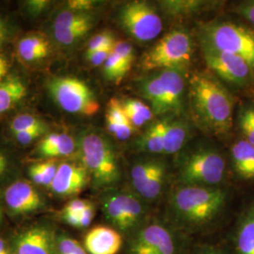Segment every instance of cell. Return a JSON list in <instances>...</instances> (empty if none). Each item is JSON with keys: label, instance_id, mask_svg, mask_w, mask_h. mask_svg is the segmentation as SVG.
I'll return each instance as SVG.
<instances>
[{"label": "cell", "instance_id": "44dd1931", "mask_svg": "<svg viewBox=\"0 0 254 254\" xmlns=\"http://www.w3.org/2000/svg\"><path fill=\"white\" fill-rule=\"evenodd\" d=\"M107 127L109 132L119 140H127L133 135L134 127L130 124L123 107L117 98L110 99L107 112Z\"/></svg>", "mask_w": 254, "mask_h": 254}, {"label": "cell", "instance_id": "f546056e", "mask_svg": "<svg viewBox=\"0 0 254 254\" xmlns=\"http://www.w3.org/2000/svg\"><path fill=\"white\" fill-rule=\"evenodd\" d=\"M157 157L143 158L136 161L131 169V183L134 190L139 196L154 169Z\"/></svg>", "mask_w": 254, "mask_h": 254}, {"label": "cell", "instance_id": "5bb4252c", "mask_svg": "<svg viewBox=\"0 0 254 254\" xmlns=\"http://www.w3.org/2000/svg\"><path fill=\"white\" fill-rule=\"evenodd\" d=\"M8 208L17 215L32 213L42 208L44 203L38 191L27 182L12 183L4 193Z\"/></svg>", "mask_w": 254, "mask_h": 254}, {"label": "cell", "instance_id": "7402d4cb", "mask_svg": "<svg viewBox=\"0 0 254 254\" xmlns=\"http://www.w3.org/2000/svg\"><path fill=\"white\" fill-rule=\"evenodd\" d=\"M95 16L91 12H81L72 9L60 10L55 16L52 29L53 33L72 31L81 28L91 29Z\"/></svg>", "mask_w": 254, "mask_h": 254}, {"label": "cell", "instance_id": "4fadbf2b", "mask_svg": "<svg viewBox=\"0 0 254 254\" xmlns=\"http://www.w3.org/2000/svg\"><path fill=\"white\" fill-rule=\"evenodd\" d=\"M184 71L178 69L158 71L163 83L164 117L171 115L180 116L184 110L186 92Z\"/></svg>", "mask_w": 254, "mask_h": 254}, {"label": "cell", "instance_id": "ee69618b", "mask_svg": "<svg viewBox=\"0 0 254 254\" xmlns=\"http://www.w3.org/2000/svg\"><path fill=\"white\" fill-rule=\"evenodd\" d=\"M10 165L11 164L9 155L2 149H0V179L9 173Z\"/></svg>", "mask_w": 254, "mask_h": 254}, {"label": "cell", "instance_id": "74e56055", "mask_svg": "<svg viewBox=\"0 0 254 254\" xmlns=\"http://www.w3.org/2000/svg\"><path fill=\"white\" fill-rule=\"evenodd\" d=\"M114 46H109V47H106V48H103V49H100V50L91 52V53H89V54H86L87 60L93 66H103L104 64L107 62V60L109 59L110 54L112 53Z\"/></svg>", "mask_w": 254, "mask_h": 254}, {"label": "cell", "instance_id": "e575fe53", "mask_svg": "<svg viewBox=\"0 0 254 254\" xmlns=\"http://www.w3.org/2000/svg\"><path fill=\"white\" fill-rule=\"evenodd\" d=\"M79 245L76 240L66 235L55 236L54 254H74Z\"/></svg>", "mask_w": 254, "mask_h": 254}, {"label": "cell", "instance_id": "c3c4849f", "mask_svg": "<svg viewBox=\"0 0 254 254\" xmlns=\"http://www.w3.org/2000/svg\"><path fill=\"white\" fill-rule=\"evenodd\" d=\"M242 114H244L248 120L250 121V123L252 124V126L254 128V109H244L243 111H241Z\"/></svg>", "mask_w": 254, "mask_h": 254}, {"label": "cell", "instance_id": "83f0119b", "mask_svg": "<svg viewBox=\"0 0 254 254\" xmlns=\"http://www.w3.org/2000/svg\"><path fill=\"white\" fill-rule=\"evenodd\" d=\"M166 177L167 164L163 159L157 157L154 169L138 197L147 200H156L162 194Z\"/></svg>", "mask_w": 254, "mask_h": 254}, {"label": "cell", "instance_id": "5b68a950", "mask_svg": "<svg viewBox=\"0 0 254 254\" xmlns=\"http://www.w3.org/2000/svg\"><path fill=\"white\" fill-rule=\"evenodd\" d=\"M200 42L220 51L239 56L254 71V30L229 21L210 22L201 26Z\"/></svg>", "mask_w": 254, "mask_h": 254}, {"label": "cell", "instance_id": "8fae6325", "mask_svg": "<svg viewBox=\"0 0 254 254\" xmlns=\"http://www.w3.org/2000/svg\"><path fill=\"white\" fill-rule=\"evenodd\" d=\"M129 254H177V246L171 231L160 223H151L133 237Z\"/></svg>", "mask_w": 254, "mask_h": 254}, {"label": "cell", "instance_id": "f6af8a7d", "mask_svg": "<svg viewBox=\"0 0 254 254\" xmlns=\"http://www.w3.org/2000/svg\"><path fill=\"white\" fill-rule=\"evenodd\" d=\"M9 26L5 19L0 17V47L3 46L9 38Z\"/></svg>", "mask_w": 254, "mask_h": 254}, {"label": "cell", "instance_id": "9a60e30c", "mask_svg": "<svg viewBox=\"0 0 254 254\" xmlns=\"http://www.w3.org/2000/svg\"><path fill=\"white\" fill-rule=\"evenodd\" d=\"M54 239L51 231L44 225L27 228L14 240L15 254H54Z\"/></svg>", "mask_w": 254, "mask_h": 254}, {"label": "cell", "instance_id": "d4e9b609", "mask_svg": "<svg viewBox=\"0 0 254 254\" xmlns=\"http://www.w3.org/2000/svg\"><path fill=\"white\" fill-rule=\"evenodd\" d=\"M232 159L237 174L246 180L254 179V145L246 139L232 147Z\"/></svg>", "mask_w": 254, "mask_h": 254}, {"label": "cell", "instance_id": "ffe728a7", "mask_svg": "<svg viewBox=\"0 0 254 254\" xmlns=\"http://www.w3.org/2000/svg\"><path fill=\"white\" fill-rule=\"evenodd\" d=\"M50 51L49 41L45 35L31 32L22 37L17 45V53L25 63H35L46 58Z\"/></svg>", "mask_w": 254, "mask_h": 254}, {"label": "cell", "instance_id": "60d3db41", "mask_svg": "<svg viewBox=\"0 0 254 254\" xmlns=\"http://www.w3.org/2000/svg\"><path fill=\"white\" fill-rule=\"evenodd\" d=\"M235 12L243 16L254 26V1H248L239 4L235 9Z\"/></svg>", "mask_w": 254, "mask_h": 254}, {"label": "cell", "instance_id": "f35d334b", "mask_svg": "<svg viewBox=\"0 0 254 254\" xmlns=\"http://www.w3.org/2000/svg\"><path fill=\"white\" fill-rule=\"evenodd\" d=\"M97 5L98 2L93 0H70L67 2V9L81 12H91Z\"/></svg>", "mask_w": 254, "mask_h": 254}, {"label": "cell", "instance_id": "816d5d0a", "mask_svg": "<svg viewBox=\"0 0 254 254\" xmlns=\"http://www.w3.org/2000/svg\"><path fill=\"white\" fill-rule=\"evenodd\" d=\"M74 254H87V251L81 245H79L78 248H77V250L75 251Z\"/></svg>", "mask_w": 254, "mask_h": 254}, {"label": "cell", "instance_id": "1f68e13d", "mask_svg": "<svg viewBox=\"0 0 254 254\" xmlns=\"http://www.w3.org/2000/svg\"><path fill=\"white\" fill-rule=\"evenodd\" d=\"M129 70L130 69L113 51L103 65V73L106 79L115 83L122 81Z\"/></svg>", "mask_w": 254, "mask_h": 254}, {"label": "cell", "instance_id": "3957f363", "mask_svg": "<svg viewBox=\"0 0 254 254\" xmlns=\"http://www.w3.org/2000/svg\"><path fill=\"white\" fill-rule=\"evenodd\" d=\"M77 147L82 165L93 184L106 188L116 184L121 178L116 152L109 139L95 130H87L79 136Z\"/></svg>", "mask_w": 254, "mask_h": 254}, {"label": "cell", "instance_id": "d590c367", "mask_svg": "<svg viewBox=\"0 0 254 254\" xmlns=\"http://www.w3.org/2000/svg\"><path fill=\"white\" fill-rule=\"evenodd\" d=\"M113 52L118 56L129 69H131L134 63L135 54H134V48L130 43H128L127 41L116 42L113 48Z\"/></svg>", "mask_w": 254, "mask_h": 254}, {"label": "cell", "instance_id": "2e32d148", "mask_svg": "<svg viewBox=\"0 0 254 254\" xmlns=\"http://www.w3.org/2000/svg\"><path fill=\"white\" fill-rule=\"evenodd\" d=\"M122 245L121 234L108 226L92 228L84 240L85 250L90 254H117Z\"/></svg>", "mask_w": 254, "mask_h": 254}, {"label": "cell", "instance_id": "8d00e7d4", "mask_svg": "<svg viewBox=\"0 0 254 254\" xmlns=\"http://www.w3.org/2000/svg\"><path fill=\"white\" fill-rule=\"evenodd\" d=\"M47 129L36 128V129H30L26 131H21L14 133V136L16 141L21 145H28L32 142H34L39 137L45 135Z\"/></svg>", "mask_w": 254, "mask_h": 254}, {"label": "cell", "instance_id": "7a4b0ae2", "mask_svg": "<svg viewBox=\"0 0 254 254\" xmlns=\"http://www.w3.org/2000/svg\"><path fill=\"white\" fill-rule=\"evenodd\" d=\"M225 200V191L217 187L182 186L173 192L170 204L176 218L199 226L216 218Z\"/></svg>", "mask_w": 254, "mask_h": 254}, {"label": "cell", "instance_id": "836d02e7", "mask_svg": "<svg viewBox=\"0 0 254 254\" xmlns=\"http://www.w3.org/2000/svg\"><path fill=\"white\" fill-rule=\"evenodd\" d=\"M116 44L115 38L112 32L109 30L102 31L91 38L87 46V54L100 50L103 48L113 46Z\"/></svg>", "mask_w": 254, "mask_h": 254}, {"label": "cell", "instance_id": "7c38bea8", "mask_svg": "<svg viewBox=\"0 0 254 254\" xmlns=\"http://www.w3.org/2000/svg\"><path fill=\"white\" fill-rule=\"evenodd\" d=\"M89 178L90 175L83 165L64 162L59 165L50 188L59 196H73L85 189Z\"/></svg>", "mask_w": 254, "mask_h": 254}, {"label": "cell", "instance_id": "cb8c5ba5", "mask_svg": "<svg viewBox=\"0 0 254 254\" xmlns=\"http://www.w3.org/2000/svg\"><path fill=\"white\" fill-rule=\"evenodd\" d=\"M215 3L203 0H164L158 4L164 12L173 18H184L198 14L211 8Z\"/></svg>", "mask_w": 254, "mask_h": 254}, {"label": "cell", "instance_id": "f907efd6", "mask_svg": "<svg viewBox=\"0 0 254 254\" xmlns=\"http://www.w3.org/2000/svg\"><path fill=\"white\" fill-rule=\"evenodd\" d=\"M201 254H222L221 253H219L218 251L214 250V249H207L205 251H203V253Z\"/></svg>", "mask_w": 254, "mask_h": 254}, {"label": "cell", "instance_id": "ba28073f", "mask_svg": "<svg viewBox=\"0 0 254 254\" xmlns=\"http://www.w3.org/2000/svg\"><path fill=\"white\" fill-rule=\"evenodd\" d=\"M121 27L139 42H150L159 36L163 29L162 19L154 6L146 1H129L118 12Z\"/></svg>", "mask_w": 254, "mask_h": 254}, {"label": "cell", "instance_id": "4316f807", "mask_svg": "<svg viewBox=\"0 0 254 254\" xmlns=\"http://www.w3.org/2000/svg\"><path fill=\"white\" fill-rule=\"evenodd\" d=\"M236 254H254V206L242 218L236 238Z\"/></svg>", "mask_w": 254, "mask_h": 254}, {"label": "cell", "instance_id": "f5cc1de1", "mask_svg": "<svg viewBox=\"0 0 254 254\" xmlns=\"http://www.w3.org/2000/svg\"><path fill=\"white\" fill-rule=\"evenodd\" d=\"M2 219V211H1V207H0V221Z\"/></svg>", "mask_w": 254, "mask_h": 254}, {"label": "cell", "instance_id": "6da1fadb", "mask_svg": "<svg viewBox=\"0 0 254 254\" xmlns=\"http://www.w3.org/2000/svg\"><path fill=\"white\" fill-rule=\"evenodd\" d=\"M189 98L192 116L201 129L217 135L230 131L234 101L214 75L194 73L190 80Z\"/></svg>", "mask_w": 254, "mask_h": 254}, {"label": "cell", "instance_id": "484cf974", "mask_svg": "<svg viewBox=\"0 0 254 254\" xmlns=\"http://www.w3.org/2000/svg\"><path fill=\"white\" fill-rule=\"evenodd\" d=\"M163 119L153 122L136 140V148L148 154H164Z\"/></svg>", "mask_w": 254, "mask_h": 254}, {"label": "cell", "instance_id": "d6986e66", "mask_svg": "<svg viewBox=\"0 0 254 254\" xmlns=\"http://www.w3.org/2000/svg\"><path fill=\"white\" fill-rule=\"evenodd\" d=\"M76 147L72 136L67 134L50 133L39 142L36 153L43 158L66 157L73 154Z\"/></svg>", "mask_w": 254, "mask_h": 254}, {"label": "cell", "instance_id": "bcb514c9", "mask_svg": "<svg viewBox=\"0 0 254 254\" xmlns=\"http://www.w3.org/2000/svg\"><path fill=\"white\" fill-rule=\"evenodd\" d=\"M79 216L80 214L64 213V218L66 223L72 225L73 227H79Z\"/></svg>", "mask_w": 254, "mask_h": 254}, {"label": "cell", "instance_id": "681fc988", "mask_svg": "<svg viewBox=\"0 0 254 254\" xmlns=\"http://www.w3.org/2000/svg\"><path fill=\"white\" fill-rule=\"evenodd\" d=\"M0 254H9L6 243L0 238Z\"/></svg>", "mask_w": 254, "mask_h": 254}, {"label": "cell", "instance_id": "52a82bcc", "mask_svg": "<svg viewBox=\"0 0 254 254\" xmlns=\"http://www.w3.org/2000/svg\"><path fill=\"white\" fill-rule=\"evenodd\" d=\"M225 161L218 151L202 148L187 155L179 168L182 186L216 187L224 178Z\"/></svg>", "mask_w": 254, "mask_h": 254}, {"label": "cell", "instance_id": "277c9868", "mask_svg": "<svg viewBox=\"0 0 254 254\" xmlns=\"http://www.w3.org/2000/svg\"><path fill=\"white\" fill-rule=\"evenodd\" d=\"M193 55V41L183 29H173L155 43L140 61L143 70L155 72L167 69L185 70Z\"/></svg>", "mask_w": 254, "mask_h": 254}, {"label": "cell", "instance_id": "7bdbcfd3", "mask_svg": "<svg viewBox=\"0 0 254 254\" xmlns=\"http://www.w3.org/2000/svg\"><path fill=\"white\" fill-rule=\"evenodd\" d=\"M94 218V207L90 204L79 216V228L88 227Z\"/></svg>", "mask_w": 254, "mask_h": 254}, {"label": "cell", "instance_id": "7dc6e473", "mask_svg": "<svg viewBox=\"0 0 254 254\" xmlns=\"http://www.w3.org/2000/svg\"><path fill=\"white\" fill-rule=\"evenodd\" d=\"M8 70H9V64L7 60L2 55H0V81L6 77Z\"/></svg>", "mask_w": 254, "mask_h": 254}, {"label": "cell", "instance_id": "4dcf8cb0", "mask_svg": "<svg viewBox=\"0 0 254 254\" xmlns=\"http://www.w3.org/2000/svg\"><path fill=\"white\" fill-rule=\"evenodd\" d=\"M59 165L55 160L34 164L29 168V176L37 185L50 187L54 180Z\"/></svg>", "mask_w": 254, "mask_h": 254}, {"label": "cell", "instance_id": "d6a6232c", "mask_svg": "<svg viewBox=\"0 0 254 254\" xmlns=\"http://www.w3.org/2000/svg\"><path fill=\"white\" fill-rule=\"evenodd\" d=\"M9 127L13 134L21 131L36 129V128L47 129L46 123H44L41 119L37 118L34 115L27 114V113L19 114L16 117L12 119Z\"/></svg>", "mask_w": 254, "mask_h": 254}, {"label": "cell", "instance_id": "e0dca14e", "mask_svg": "<svg viewBox=\"0 0 254 254\" xmlns=\"http://www.w3.org/2000/svg\"><path fill=\"white\" fill-rule=\"evenodd\" d=\"M163 119L164 154L178 153L187 142L189 124L180 116H165Z\"/></svg>", "mask_w": 254, "mask_h": 254}, {"label": "cell", "instance_id": "9c48e42d", "mask_svg": "<svg viewBox=\"0 0 254 254\" xmlns=\"http://www.w3.org/2000/svg\"><path fill=\"white\" fill-rule=\"evenodd\" d=\"M104 215L110 224L123 233H129L140 225L146 214L139 197L131 193L112 191L102 200Z\"/></svg>", "mask_w": 254, "mask_h": 254}, {"label": "cell", "instance_id": "603a6c76", "mask_svg": "<svg viewBox=\"0 0 254 254\" xmlns=\"http://www.w3.org/2000/svg\"><path fill=\"white\" fill-rule=\"evenodd\" d=\"M27 95V86L17 75H8L0 81V115L14 108Z\"/></svg>", "mask_w": 254, "mask_h": 254}, {"label": "cell", "instance_id": "8992f818", "mask_svg": "<svg viewBox=\"0 0 254 254\" xmlns=\"http://www.w3.org/2000/svg\"><path fill=\"white\" fill-rule=\"evenodd\" d=\"M47 89L56 104L64 111L83 116H93L100 109L93 91L85 82L73 76L51 78Z\"/></svg>", "mask_w": 254, "mask_h": 254}, {"label": "cell", "instance_id": "ab89813d", "mask_svg": "<svg viewBox=\"0 0 254 254\" xmlns=\"http://www.w3.org/2000/svg\"><path fill=\"white\" fill-rule=\"evenodd\" d=\"M50 1L47 0H30L26 2V7L29 14L31 15H40L44 12L50 5Z\"/></svg>", "mask_w": 254, "mask_h": 254}, {"label": "cell", "instance_id": "b9f144b4", "mask_svg": "<svg viewBox=\"0 0 254 254\" xmlns=\"http://www.w3.org/2000/svg\"><path fill=\"white\" fill-rule=\"evenodd\" d=\"M90 204H91V202H89V201L75 199V200H71L70 202H68L66 204V206L64 209V213L81 214L82 212L87 208Z\"/></svg>", "mask_w": 254, "mask_h": 254}, {"label": "cell", "instance_id": "f1b7e54d", "mask_svg": "<svg viewBox=\"0 0 254 254\" xmlns=\"http://www.w3.org/2000/svg\"><path fill=\"white\" fill-rule=\"evenodd\" d=\"M122 104L127 118L134 128L143 127L154 118V112L151 107L146 105L142 101L128 98L122 102Z\"/></svg>", "mask_w": 254, "mask_h": 254}, {"label": "cell", "instance_id": "30bf717a", "mask_svg": "<svg viewBox=\"0 0 254 254\" xmlns=\"http://www.w3.org/2000/svg\"><path fill=\"white\" fill-rule=\"evenodd\" d=\"M200 47L209 69L225 81L245 85L251 80L254 69L243 58L220 51L202 42Z\"/></svg>", "mask_w": 254, "mask_h": 254}, {"label": "cell", "instance_id": "ac0fdd59", "mask_svg": "<svg viewBox=\"0 0 254 254\" xmlns=\"http://www.w3.org/2000/svg\"><path fill=\"white\" fill-rule=\"evenodd\" d=\"M136 90L149 102L154 115L164 117L163 83L158 71L139 78L136 82Z\"/></svg>", "mask_w": 254, "mask_h": 254}]
</instances>
